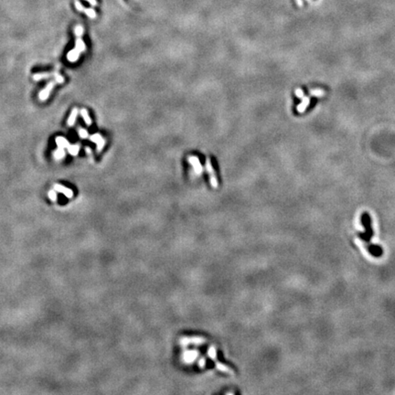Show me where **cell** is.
I'll return each instance as SVG.
<instances>
[{
	"label": "cell",
	"mask_w": 395,
	"mask_h": 395,
	"mask_svg": "<svg viewBox=\"0 0 395 395\" xmlns=\"http://www.w3.org/2000/svg\"><path fill=\"white\" fill-rule=\"evenodd\" d=\"M205 167H206L207 172H208L209 175L210 185H211L214 189L218 188V179H217V177H216L215 170H214V168H213L212 164H211L210 158L208 157V158L206 159V166H205Z\"/></svg>",
	"instance_id": "obj_1"
},
{
	"label": "cell",
	"mask_w": 395,
	"mask_h": 395,
	"mask_svg": "<svg viewBox=\"0 0 395 395\" xmlns=\"http://www.w3.org/2000/svg\"><path fill=\"white\" fill-rule=\"evenodd\" d=\"M188 162L189 163V165H191V166L193 167V169L196 174L200 175L202 173L203 168H202V165H201L199 157L196 156H189L188 157Z\"/></svg>",
	"instance_id": "obj_2"
},
{
	"label": "cell",
	"mask_w": 395,
	"mask_h": 395,
	"mask_svg": "<svg viewBox=\"0 0 395 395\" xmlns=\"http://www.w3.org/2000/svg\"><path fill=\"white\" fill-rule=\"evenodd\" d=\"M90 140L92 143H95L97 145V151L101 152L105 145V139L100 135V134H94L92 136H90Z\"/></svg>",
	"instance_id": "obj_3"
},
{
	"label": "cell",
	"mask_w": 395,
	"mask_h": 395,
	"mask_svg": "<svg viewBox=\"0 0 395 395\" xmlns=\"http://www.w3.org/2000/svg\"><path fill=\"white\" fill-rule=\"evenodd\" d=\"M53 189H54L57 192L63 194L66 198H68V199H72V198L73 197V191H72L71 189L66 188V187H64V186H62V185H60V184H54Z\"/></svg>",
	"instance_id": "obj_4"
},
{
	"label": "cell",
	"mask_w": 395,
	"mask_h": 395,
	"mask_svg": "<svg viewBox=\"0 0 395 395\" xmlns=\"http://www.w3.org/2000/svg\"><path fill=\"white\" fill-rule=\"evenodd\" d=\"M54 84H55V81H51L40 92V95H39V97H40V99L41 101H46L47 99L48 98V96H49V93H51V92L52 91V89H53V87H54Z\"/></svg>",
	"instance_id": "obj_5"
},
{
	"label": "cell",
	"mask_w": 395,
	"mask_h": 395,
	"mask_svg": "<svg viewBox=\"0 0 395 395\" xmlns=\"http://www.w3.org/2000/svg\"><path fill=\"white\" fill-rule=\"evenodd\" d=\"M80 54V51H79V49H78L77 48H72V51H69V53H68V55H67L68 60L71 61V62H75V61H77L78 59H79Z\"/></svg>",
	"instance_id": "obj_6"
},
{
	"label": "cell",
	"mask_w": 395,
	"mask_h": 395,
	"mask_svg": "<svg viewBox=\"0 0 395 395\" xmlns=\"http://www.w3.org/2000/svg\"><path fill=\"white\" fill-rule=\"evenodd\" d=\"M309 104H310V98L309 97H303L302 98V103L300 104H298L297 105V107H296V109H297V112L298 113H304L305 112V110L306 109V107L309 105Z\"/></svg>",
	"instance_id": "obj_7"
},
{
	"label": "cell",
	"mask_w": 395,
	"mask_h": 395,
	"mask_svg": "<svg viewBox=\"0 0 395 395\" xmlns=\"http://www.w3.org/2000/svg\"><path fill=\"white\" fill-rule=\"evenodd\" d=\"M57 74V72H40V73H36L33 75V80H40L42 79H47L48 77L51 76H55Z\"/></svg>",
	"instance_id": "obj_8"
},
{
	"label": "cell",
	"mask_w": 395,
	"mask_h": 395,
	"mask_svg": "<svg viewBox=\"0 0 395 395\" xmlns=\"http://www.w3.org/2000/svg\"><path fill=\"white\" fill-rule=\"evenodd\" d=\"M56 144L58 145V147H61V148H68L70 146V143L69 141L66 139L63 136H57L56 137Z\"/></svg>",
	"instance_id": "obj_9"
},
{
	"label": "cell",
	"mask_w": 395,
	"mask_h": 395,
	"mask_svg": "<svg viewBox=\"0 0 395 395\" xmlns=\"http://www.w3.org/2000/svg\"><path fill=\"white\" fill-rule=\"evenodd\" d=\"M77 115H78V109H77V108H73V110H72V113H71L70 117L68 118V122H67V124H68L69 126H72V125L75 124V121H76V118H77Z\"/></svg>",
	"instance_id": "obj_10"
},
{
	"label": "cell",
	"mask_w": 395,
	"mask_h": 395,
	"mask_svg": "<svg viewBox=\"0 0 395 395\" xmlns=\"http://www.w3.org/2000/svg\"><path fill=\"white\" fill-rule=\"evenodd\" d=\"M80 114L82 115V117H83V119H84L86 124H87L88 126H91V125H92V119H91V117H90L88 111H87L85 108H82V109L80 110Z\"/></svg>",
	"instance_id": "obj_11"
},
{
	"label": "cell",
	"mask_w": 395,
	"mask_h": 395,
	"mask_svg": "<svg viewBox=\"0 0 395 395\" xmlns=\"http://www.w3.org/2000/svg\"><path fill=\"white\" fill-rule=\"evenodd\" d=\"M75 48H77L80 52H83L86 48L85 43L84 41L81 40L80 37H78V39L76 40V44H75Z\"/></svg>",
	"instance_id": "obj_12"
},
{
	"label": "cell",
	"mask_w": 395,
	"mask_h": 395,
	"mask_svg": "<svg viewBox=\"0 0 395 395\" xmlns=\"http://www.w3.org/2000/svg\"><path fill=\"white\" fill-rule=\"evenodd\" d=\"M65 155H66V153L64 151V148H61V147H58V149L56 151H54V153H53V156L57 160L62 159L65 157Z\"/></svg>",
	"instance_id": "obj_13"
},
{
	"label": "cell",
	"mask_w": 395,
	"mask_h": 395,
	"mask_svg": "<svg viewBox=\"0 0 395 395\" xmlns=\"http://www.w3.org/2000/svg\"><path fill=\"white\" fill-rule=\"evenodd\" d=\"M67 149H68L69 153L72 156H77L79 151H80V145H78V144L77 145H70V146L67 148Z\"/></svg>",
	"instance_id": "obj_14"
},
{
	"label": "cell",
	"mask_w": 395,
	"mask_h": 395,
	"mask_svg": "<svg viewBox=\"0 0 395 395\" xmlns=\"http://www.w3.org/2000/svg\"><path fill=\"white\" fill-rule=\"evenodd\" d=\"M83 12L89 16V18H91V19H95V18H96V16H97L95 10L92 9V8H84Z\"/></svg>",
	"instance_id": "obj_15"
},
{
	"label": "cell",
	"mask_w": 395,
	"mask_h": 395,
	"mask_svg": "<svg viewBox=\"0 0 395 395\" xmlns=\"http://www.w3.org/2000/svg\"><path fill=\"white\" fill-rule=\"evenodd\" d=\"M310 94H311L312 96L322 97V96H324L325 92H324L323 90H318V89H317V90H311V91H310Z\"/></svg>",
	"instance_id": "obj_16"
},
{
	"label": "cell",
	"mask_w": 395,
	"mask_h": 395,
	"mask_svg": "<svg viewBox=\"0 0 395 395\" xmlns=\"http://www.w3.org/2000/svg\"><path fill=\"white\" fill-rule=\"evenodd\" d=\"M48 195L49 200H51V201H56V200H57V191H56L54 189L49 190L48 193Z\"/></svg>",
	"instance_id": "obj_17"
},
{
	"label": "cell",
	"mask_w": 395,
	"mask_h": 395,
	"mask_svg": "<svg viewBox=\"0 0 395 395\" xmlns=\"http://www.w3.org/2000/svg\"><path fill=\"white\" fill-rule=\"evenodd\" d=\"M78 134H79V136H80V138H83V139H85V138H87V137L89 136L88 132H87L85 129H83V128H79V130H78Z\"/></svg>",
	"instance_id": "obj_18"
},
{
	"label": "cell",
	"mask_w": 395,
	"mask_h": 395,
	"mask_svg": "<svg viewBox=\"0 0 395 395\" xmlns=\"http://www.w3.org/2000/svg\"><path fill=\"white\" fill-rule=\"evenodd\" d=\"M75 34L77 37H81L82 34H83V28L81 26H77L75 28Z\"/></svg>",
	"instance_id": "obj_19"
},
{
	"label": "cell",
	"mask_w": 395,
	"mask_h": 395,
	"mask_svg": "<svg viewBox=\"0 0 395 395\" xmlns=\"http://www.w3.org/2000/svg\"><path fill=\"white\" fill-rule=\"evenodd\" d=\"M57 83H63L64 82V78L60 75V74H59V73H57L56 75H55V80H54Z\"/></svg>",
	"instance_id": "obj_20"
},
{
	"label": "cell",
	"mask_w": 395,
	"mask_h": 395,
	"mask_svg": "<svg viewBox=\"0 0 395 395\" xmlns=\"http://www.w3.org/2000/svg\"><path fill=\"white\" fill-rule=\"evenodd\" d=\"M75 7H76L79 11H83V10H84V7L82 6L79 1H77V0L75 1Z\"/></svg>",
	"instance_id": "obj_21"
},
{
	"label": "cell",
	"mask_w": 395,
	"mask_h": 395,
	"mask_svg": "<svg viewBox=\"0 0 395 395\" xmlns=\"http://www.w3.org/2000/svg\"><path fill=\"white\" fill-rule=\"evenodd\" d=\"M295 95L298 98H303L304 97V92L301 89H296L295 90Z\"/></svg>",
	"instance_id": "obj_22"
},
{
	"label": "cell",
	"mask_w": 395,
	"mask_h": 395,
	"mask_svg": "<svg viewBox=\"0 0 395 395\" xmlns=\"http://www.w3.org/2000/svg\"><path fill=\"white\" fill-rule=\"evenodd\" d=\"M86 1L89 2L92 6H97V5H98L97 0H86Z\"/></svg>",
	"instance_id": "obj_23"
}]
</instances>
